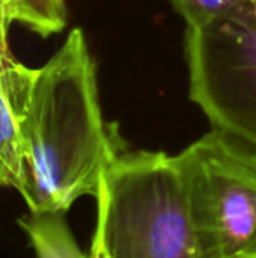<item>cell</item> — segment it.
<instances>
[{"label":"cell","mask_w":256,"mask_h":258,"mask_svg":"<svg viewBox=\"0 0 256 258\" xmlns=\"http://www.w3.org/2000/svg\"><path fill=\"white\" fill-rule=\"evenodd\" d=\"M2 37L13 23H20L41 37L62 32L67 25L65 0H0Z\"/></svg>","instance_id":"cell-6"},{"label":"cell","mask_w":256,"mask_h":258,"mask_svg":"<svg viewBox=\"0 0 256 258\" xmlns=\"http://www.w3.org/2000/svg\"><path fill=\"white\" fill-rule=\"evenodd\" d=\"M93 197L90 258H205L178 155L118 146Z\"/></svg>","instance_id":"cell-2"},{"label":"cell","mask_w":256,"mask_h":258,"mask_svg":"<svg viewBox=\"0 0 256 258\" xmlns=\"http://www.w3.org/2000/svg\"><path fill=\"white\" fill-rule=\"evenodd\" d=\"M0 67V179L20 194L27 167V125L39 69L23 65L2 37Z\"/></svg>","instance_id":"cell-5"},{"label":"cell","mask_w":256,"mask_h":258,"mask_svg":"<svg viewBox=\"0 0 256 258\" xmlns=\"http://www.w3.org/2000/svg\"><path fill=\"white\" fill-rule=\"evenodd\" d=\"M178 156L205 258H256V150L212 128Z\"/></svg>","instance_id":"cell-3"},{"label":"cell","mask_w":256,"mask_h":258,"mask_svg":"<svg viewBox=\"0 0 256 258\" xmlns=\"http://www.w3.org/2000/svg\"><path fill=\"white\" fill-rule=\"evenodd\" d=\"M186 28H205L253 0H170Z\"/></svg>","instance_id":"cell-8"},{"label":"cell","mask_w":256,"mask_h":258,"mask_svg":"<svg viewBox=\"0 0 256 258\" xmlns=\"http://www.w3.org/2000/svg\"><path fill=\"white\" fill-rule=\"evenodd\" d=\"M62 214L30 213L28 218H21L20 227L27 234L37 258H88L79 249Z\"/></svg>","instance_id":"cell-7"},{"label":"cell","mask_w":256,"mask_h":258,"mask_svg":"<svg viewBox=\"0 0 256 258\" xmlns=\"http://www.w3.org/2000/svg\"><path fill=\"white\" fill-rule=\"evenodd\" d=\"M25 137L20 195L30 213H65L81 197L95 195L118 144L104 121L95 60L81 28H72L39 69Z\"/></svg>","instance_id":"cell-1"},{"label":"cell","mask_w":256,"mask_h":258,"mask_svg":"<svg viewBox=\"0 0 256 258\" xmlns=\"http://www.w3.org/2000/svg\"><path fill=\"white\" fill-rule=\"evenodd\" d=\"M190 99L218 128L256 150V0L186 28Z\"/></svg>","instance_id":"cell-4"}]
</instances>
